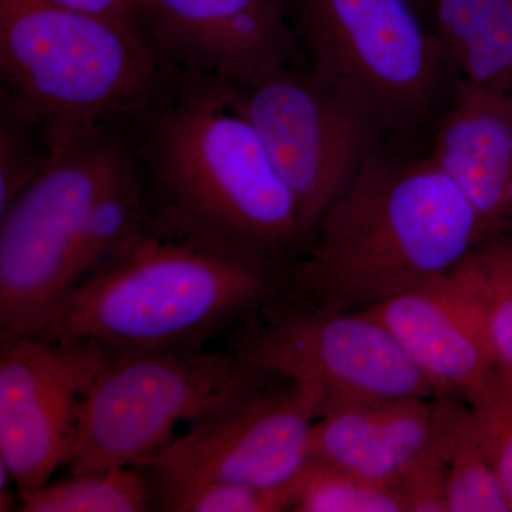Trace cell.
Segmentation results:
<instances>
[{"label": "cell", "mask_w": 512, "mask_h": 512, "mask_svg": "<svg viewBox=\"0 0 512 512\" xmlns=\"http://www.w3.org/2000/svg\"><path fill=\"white\" fill-rule=\"evenodd\" d=\"M447 397L359 404L313 424L311 464L346 471L399 491L439 440Z\"/></svg>", "instance_id": "14"}, {"label": "cell", "mask_w": 512, "mask_h": 512, "mask_svg": "<svg viewBox=\"0 0 512 512\" xmlns=\"http://www.w3.org/2000/svg\"><path fill=\"white\" fill-rule=\"evenodd\" d=\"M111 353L0 333V461L22 504L66 466L84 399Z\"/></svg>", "instance_id": "11"}, {"label": "cell", "mask_w": 512, "mask_h": 512, "mask_svg": "<svg viewBox=\"0 0 512 512\" xmlns=\"http://www.w3.org/2000/svg\"><path fill=\"white\" fill-rule=\"evenodd\" d=\"M140 25L163 59L235 86L291 64L299 45L285 0H141Z\"/></svg>", "instance_id": "12"}, {"label": "cell", "mask_w": 512, "mask_h": 512, "mask_svg": "<svg viewBox=\"0 0 512 512\" xmlns=\"http://www.w3.org/2000/svg\"><path fill=\"white\" fill-rule=\"evenodd\" d=\"M429 156L476 208L487 241L494 239L512 180V89L473 86L454 76Z\"/></svg>", "instance_id": "15"}, {"label": "cell", "mask_w": 512, "mask_h": 512, "mask_svg": "<svg viewBox=\"0 0 512 512\" xmlns=\"http://www.w3.org/2000/svg\"><path fill=\"white\" fill-rule=\"evenodd\" d=\"M365 311L389 330L440 397L474 407L504 383L483 319L450 275Z\"/></svg>", "instance_id": "13"}, {"label": "cell", "mask_w": 512, "mask_h": 512, "mask_svg": "<svg viewBox=\"0 0 512 512\" xmlns=\"http://www.w3.org/2000/svg\"><path fill=\"white\" fill-rule=\"evenodd\" d=\"M450 278L476 306L501 376L512 386V234L484 242Z\"/></svg>", "instance_id": "17"}, {"label": "cell", "mask_w": 512, "mask_h": 512, "mask_svg": "<svg viewBox=\"0 0 512 512\" xmlns=\"http://www.w3.org/2000/svg\"><path fill=\"white\" fill-rule=\"evenodd\" d=\"M231 352L308 394L319 417L359 404L440 397L367 311L275 299L245 320Z\"/></svg>", "instance_id": "8"}, {"label": "cell", "mask_w": 512, "mask_h": 512, "mask_svg": "<svg viewBox=\"0 0 512 512\" xmlns=\"http://www.w3.org/2000/svg\"><path fill=\"white\" fill-rule=\"evenodd\" d=\"M295 490H265L237 483H202L165 491L156 510L173 512L292 511Z\"/></svg>", "instance_id": "22"}, {"label": "cell", "mask_w": 512, "mask_h": 512, "mask_svg": "<svg viewBox=\"0 0 512 512\" xmlns=\"http://www.w3.org/2000/svg\"><path fill=\"white\" fill-rule=\"evenodd\" d=\"M412 2H426V0H412ZM429 2H433V0H429Z\"/></svg>", "instance_id": "25"}, {"label": "cell", "mask_w": 512, "mask_h": 512, "mask_svg": "<svg viewBox=\"0 0 512 512\" xmlns=\"http://www.w3.org/2000/svg\"><path fill=\"white\" fill-rule=\"evenodd\" d=\"M292 511L404 512L402 494L346 471L309 464L295 487Z\"/></svg>", "instance_id": "20"}, {"label": "cell", "mask_w": 512, "mask_h": 512, "mask_svg": "<svg viewBox=\"0 0 512 512\" xmlns=\"http://www.w3.org/2000/svg\"><path fill=\"white\" fill-rule=\"evenodd\" d=\"M43 124L30 111L8 99L0 124V215L9 210L45 167L49 140L37 144L35 128Z\"/></svg>", "instance_id": "21"}, {"label": "cell", "mask_w": 512, "mask_h": 512, "mask_svg": "<svg viewBox=\"0 0 512 512\" xmlns=\"http://www.w3.org/2000/svg\"><path fill=\"white\" fill-rule=\"evenodd\" d=\"M471 410L512 510V386L504 382Z\"/></svg>", "instance_id": "23"}, {"label": "cell", "mask_w": 512, "mask_h": 512, "mask_svg": "<svg viewBox=\"0 0 512 512\" xmlns=\"http://www.w3.org/2000/svg\"><path fill=\"white\" fill-rule=\"evenodd\" d=\"M272 377L205 346L110 355L84 399L70 473L140 467L197 423Z\"/></svg>", "instance_id": "7"}, {"label": "cell", "mask_w": 512, "mask_h": 512, "mask_svg": "<svg viewBox=\"0 0 512 512\" xmlns=\"http://www.w3.org/2000/svg\"><path fill=\"white\" fill-rule=\"evenodd\" d=\"M319 413L295 384L272 377L241 400L188 426L140 466L158 494L202 483L295 490L311 464Z\"/></svg>", "instance_id": "9"}, {"label": "cell", "mask_w": 512, "mask_h": 512, "mask_svg": "<svg viewBox=\"0 0 512 512\" xmlns=\"http://www.w3.org/2000/svg\"><path fill=\"white\" fill-rule=\"evenodd\" d=\"M276 269L157 214L83 278L37 335L116 353L205 346L279 296Z\"/></svg>", "instance_id": "3"}, {"label": "cell", "mask_w": 512, "mask_h": 512, "mask_svg": "<svg viewBox=\"0 0 512 512\" xmlns=\"http://www.w3.org/2000/svg\"><path fill=\"white\" fill-rule=\"evenodd\" d=\"M485 241L476 208L433 158L375 144L313 231L285 298L365 311L453 274Z\"/></svg>", "instance_id": "1"}, {"label": "cell", "mask_w": 512, "mask_h": 512, "mask_svg": "<svg viewBox=\"0 0 512 512\" xmlns=\"http://www.w3.org/2000/svg\"><path fill=\"white\" fill-rule=\"evenodd\" d=\"M436 32L453 76L512 89V0H433Z\"/></svg>", "instance_id": "16"}, {"label": "cell", "mask_w": 512, "mask_h": 512, "mask_svg": "<svg viewBox=\"0 0 512 512\" xmlns=\"http://www.w3.org/2000/svg\"><path fill=\"white\" fill-rule=\"evenodd\" d=\"M412 0H298L308 70L365 121L380 144L407 140L439 113L453 72Z\"/></svg>", "instance_id": "5"}, {"label": "cell", "mask_w": 512, "mask_h": 512, "mask_svg": "<svg viewBox=\"0 0 512 512\" xmlns=\"http://www.w3.org/2000/svg\"><path fill=\"white\" fill-rule=\"evenodd\" d=\"M163 57L136 22L52 0H0V70L8 99L47 130L106 126L146 109Z\"/></svg>", "instance_id": "4"}, {"label": "cell", "mask_w": 512, "mask_h": 512, "mask_svg": "<svg viewBox=\"0 0 512 512\" xmlns=\"http://www.w3.org/2000/svg\"><path fill=\"white\" fill-rule=\"evenodd\" d=\"M156 510L153 485L140 467L70 473L40 487L25 512H146Z\"/></svg>", "instance_id": "18"}, {"label": "cell", "mask_w": 512, "mask_h": 512, "mask_svg": "<svg viewBox=\"0 0 512 512\" xmlns=\"http://www.w3.org/2000/svg\"><path fill=\"white\" fill-rule=\"evenodd\" d=\"M446 512H512L473 410L463 403L446 470Z\"/></svg>", "instance_id": "19"}, {"label": "cell", "mask_w": 512, "mask_h": 512, "mask_svg": "<svg viewBox=\"0 0 512 512\" xmlns=\"http://www.w3.org/2000/svg\"><path fill=\"white\" fill-rule=\"evenodd\" d=\"M45 167L0 215V333L37 335L77 284L94 201L130 150L106 126L47 130Z\"/></svg>", "instance_id": "6"}, {"label": "cell", "mask_w": 512, "mask_h": 512, "mask_svg": "<svg viewBox=\"0 0 512 512\" xmlns=\"http://www.w3.org/2000/svg\"><path fill=\"white\" fill-rule=\"evenodd\" d=\"M153 113L138 161L154 214L278 271L308 245L298 204L234 84L187 74Z\"/></svg>", "instance_id": "2"}, {"label": "cell", "mask_w": 512, "mask_h": 512, "mask_svg": "<svg viewBox=\"0 0 512 512\" xmlns=\"http://www.w3.org/2000/svg\"><path fill=\"white\" fill-rule=\"evenodd\" d=\"M235 87L245 116L295 197L309 242L367 151L380 143L309 70L285 64Z\"/></svg>", "instance_id": "10"}, {"label": "cell", "mask_w": 512, "mask_h": 512, "mask_svg": "<svg viewBox=\"0 0 512 512\" xmlns=\"http://www.w3.org/2000/svg\"><path fill=\"white\" fill-rule=\"evenodd\" d=\"M69 8L110 16V18L131 20L140 25L141 0H52Z\"/></svg>", "instance_id": "24"}]
</instances>
